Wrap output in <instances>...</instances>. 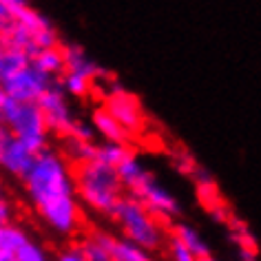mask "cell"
<instances>
[{
    "label": "cell",
    "instance_id": "obj_1",
    "mask_svg": "<svg viewBox=\"0 0 261 261\" xmlns=\"http://www.w3.org/2000/svg\"><path fill=\"white\" fill-rule=\"evenodd\" d=\"M24 193L44 224L58 234H73L80 228L82 211L75 175L69 162L54 148L38 153L34 166L22 177Z\"/></svg>",
    "mask_w": 261,
    "mask_h": 261
},
{
    "label": "cell",
    "instance_id": "obj_2",
    "mask_svg": "<svg viewBox=\"0 0 261 261\" xmlns=\"http://www.w3.org/2000/svg\"><path fill=\"white\" fill-rule=\"evenodd\" d=\"M75 188L80 204L91 208L93 213L109 215V217H113L117 204L124 199V193H126L115 168L97 160L89 162V164H77Z\"/></svg>",
    "mask_w": 261,
    "mask_h": 261
},
{
    "label": "cell",
    "instance_id": "obj_3",
    "mask_svg": "<svg viewBox=\"0 0 261 261\" xmlns=\"http://www.w3.org/2000/svg\"><path fill=\"white\" fill-rule=\"evenodd\" d=\"M113 219L120 226L124 239L146 248L148 252H155L166 241V232L162 228V221L138 197L124 195V199L117 204L113 213Z\"/></svg>",
    "mask_w": 261,
    "mask_h": 261
},
{
    "label": "cell",
    "instance_id": "obj_4",
    "mask_svg": "<svg viewBox=\"0 0 261 261\" xmlns=\"http://www.w3.org/2000/svg\"><path fill=\"white\" fill-rule=\"evenodd\" d=\"M3 124L20 142H24L34 153L49 148V126L38 102H16L9 100L3 109Z\"/></svg>",
    "mask_w": 261,
    "mask_h": 261
},
{
    "label": "cell",
    "instance_id": "obj_5",
    "mask_svg": "<svg viewBox=\"0 0 261 261\" xmlns=\"http://www.w3.org/2000/svg\"><path fill=\"white\" fill-rule=\"evenodd\" d=\"M102 107L120 122V126L128 135H135L138 130H142L146 122L144 109H142V102L138 100V95H133L130 91L120 87V84H111V89L104 93Z\"/></svg>",
    "mask_w": 261,
    "mask_h": 261
},
{
    "label": "cell",
    "instance_id": "obj_6",
    "mask_svg": "<svg viewBox=\"0 0 261 261\" xmlns=\"http://www.w3.org/2000/svg\"><path fill=\"white\" fill-rule=\"evenodd\" d=\"M38 107H40L44 120H47V126L51 133L56 135H71V128L75 126V113H73V107H71V100L69 95L64 93V89L60 84H54L47 93L40 97V102H38Z\"/></svg>",
    "mask_w": 261,
    "mask_h": 261
},
{
    "label": "cell",
    "instance_id": "obj_7",
    "mask_svg": "<svg viewBox=\"0 0 261 261\" xmlns=\"http://www.w3.org/2000/svg\"><path fill=\"white\" fill-rule=\"evenodd\" d=\"M36 155L31 148L16 138L11 130L0 128V171L11 175V177L22 179L34 166Z\"/></svg>",
    "mask_w": 261,
    "mask_h": 261
},
{
    "label": "cell",
    "instance_id": "obj_8",
    "mask_svg": "<svg viewBox=\"0 0 261 261\" xmlns=\"http://www.w3.org/2000/svg\"><path fill=\"white\" fill-rule=\"evenodd\" d=\"M54 80L49 75L40 73L34 64L24 67L20 73H16L11 80L5 84V91L9 93L11 100L16 102H40V97L54 87Z\"/></svg>",
    "mask_w": 261,
    "mask_h": 261
},
{
    "label": "cell",
    "instance_id": "obj_9",
    "mask_svg": "<svg viewBox=\"0 0 261 261\" xmlns=\"http://www.w3.org/2000/svg\"><path fill=\"white\" fill-rule=\"evenodd\" d=\"M115 171H117V175H120L124 191H126L130 197H138V199L142 197V193L155 181V175L148 171V168L144 166V162H142L135 153H130L128 158L115 168Z\"/></svg>",
    "mask_w": 261,
    "mask_h": 261
},
{
    "label": "cell",
    "instance_id": "obj_10",
    "mask_svg": "<svg viewBox=\"0 0 261 261\" xmlns=\"http://www.w3.org/2000/svg\"><path fill=\"white\" fill-rule=\"evenodd\" d=\"M62 54H64V67H67L64 73L82 75L91 82L100 80L104 75V69L84 51V47H80V44H75V42L62 44Z\"/></svg>",
    "mask_w": 261,
    "mask_h": 261
},
{
    "label": "cell",
    "instance_id": "obj_11",
    "mask_svg": "<svg viewBox=\"0 0 261 261\" xmlns=\"http://www.w3.org/2000/svg\"><path fill=\"white\" fill-rule=\"evenodd\" d=\"M140 201H142V204H144L160 221H162V219L168 221V219H173L175 215L179 213V199L175 197V195L168 191V188L162 186L158 179H155L153 184L148 186L144 193H142Z\"/></svg>",
    "mask_w": 261,
    "mask_h": 261
},
{
    "label": "cell",
    "instance_id": "obj_12",
    "mask_svg": "<svg viewBox=\"0 0 261 261\" xmlns=\"http://www.w3.org/2000/svg\"><path fill=\"white\" fill-rule=\"evenodd\" d=\"M91 126L95 135H100L102 142H113V144H126L130 135L120 126V122L109 113L104 107H97L91 111Z\"/></svg>",
    "mask_w": 261,
    "mask_h": 261
},
{
    "label": "cell",
    "instance_id": "obj_13",
    "mask_svg": "<svg viewBox=\"0 0 261 261\" xmlns=\"http://www.w3.org/2000/svg\"><path fill=\"white\" fill-rule=\"evenodd\" d=\"M171 237H175L179 241V244H184L188 250H191L195 257H197L199 261L201 259H208L213 257L211 254V246H208V241L201 237V232L197 230L195 226L191 224H184V221H177V224L173 226V234Z\"/></svg>",
    "mask_w": 261,
    "mask_h": 261
},
{
    "label": "cell",
    "instance_id": "obj_14",
    "mask_svg": "<svg viewBox=\"0 0 261 261\" xmlns=\"http://www.w3.org/2000/svg\"><path fill=\"white\" fill-rule=\"evenodd\" d=\"M31 64V56H27L20 49H14L5 42V47L0 49V87H5L16 73H20L24 67Z\"/></svg>",
    "mask_w": 261,
    "mask_h": 261
},
{
    "label": "cell",
    "instance_id": "obj_15",
    "mask_svg": "<svg viewBox=\"0 0 261 261\" xmlns=\"http://www.w3.org/2000/svg\"><path fill=\"white\" fill-rule=\"evenodd\" d=\"M109 250L113 261H155L153 252H148L146 248L133 244V241L124 237H115V234H111L109 239Z\"/></svg>",
    "mask_w": 261,
    "mask_h": 261
},
{
    "label": "cell",
    "instance_id": "obj_16",
    "mask_svg": "<svg viewBox=\"0 0 261 261\" xmlns=\"http://www.w3.org/2000/svg\"><path fill=\"white\" fill-rule=\"evenodd\" d=\"M31 64L40 71V73L49 75L51 80L56 77H62L64 75V54H62V47H56V49H44V51H38V54L31 58Z\"/></svg>",
    "mask_w": 261,
    "mask_h": 261
},
{
    "label": "cell",
    "instance_id": "obj_17",
    "mask_svg": "<svg viewBox=\"0 0 261 261\" xmlns=\"http://www.w3.org/2000/svg\"><path fill=\"white\" fill-rule=\"evenodd\" d=\"M109 239H111V234L107 230H95L87 234L77 246H80L87 261H113L111 259V250H109Z\"/></svg>",
    "mask_w": 261,
    "mask_h": 261
},
{
    "label": "cell",
    "instance_id": "obj_18",
    "mask_svg": "<svg viewBox=\"0 0 261 261\" xmlns=\"http://www.w3.org/2000/svg\"><path fill=\"white\" fill-rule=\"evenodd\" d=\"M27 241H31V237L27 234V230L20 228L18 224H7L0 228V250L3 252L16 254Z\"/></svg>",
    "mask_w": 261,
    "mask_h": 261
},
{
    "label": "cell",
    "instance_id": "obj_19",
    "mask_svg": "<svg viewBox=\"0 0 261 261\" xmlns=\"http://www.w3.org/2000/svg\"><path fill=\"white\" fill-rule=\"evenodd\" d=\"M130 153L133 151H130L126 144H113V142H102V144H97V162H102V164H107V166H113V168L120 166Z\"/></svg>",
    "mask_w": 261,
    "mask_h": 261
},
{
    "label": "cell",
    "instance_id": "obj_20",
    "mask_svg": "<svg viewBox=\"0 0 261 261\" xmlns=\"http://www.w3.org/2000/svg\"><path fill=\"white\" fill-rule=\"evenodd\" d=\"M58 84L64 89V93L73 95V97H84L91 91V87H93L91 80H87V77H82V75H75V73H64Z\"/></svg>",
    "mask_w": 261,
    "mask_h": 261
},
{
    "label": "cell",
    "instance_id": "obj_21",
    "mask_svg": "<svg viewBox=\"0 0 261 261\" xmlns=\"http://www.w3.org/2000/svg\"><path fill=\"white\" fill-rule=\"evenodd\" d=\"M69 153L77 164H89L97 160V144L95 142H77L69 140Z\"/></svg>",
    "mask_w": 261,
    "mask_h": 261
},
{
    "label": "cell",
    "instance_id": "obj_22",
    "mask_svg": "<svg viewBox=\"0 0 261 261\" xmlns=\"http://www.w3.org/2000/svg\"><path fill=\"white\" fill-rule=\"evenodd\" d=\"M16 261H49V254L38 241L31 239L16 252Z\"/></svg>",
    "mask_w": 261,
    "mask_h": 261
},
{
    "label": "cell",
    "instance_id": "obj_23",
    "mask_svg": "<svg viewBox=\"0 0 261 261\" xmlns=\"http://www.w3.org/2000/svg\"><path fill=\"white\" fill-rule=\"evenodd\" d=\"M168 254H171V261H199L184 244H179L175 237L168 239Z\"/></svg>",
    "mask_w": 261,
    "mask_h": 261
},
{
    "label": "cell",
    "instance_id": "obj_24",
    "mask_svg": "<svg viewBox=\"0 0 261 261\" xmlns=\"http://www.w3.org/2000/svg\"><path fill=\"white\" fill-rule=\"evenodd\" d=\"M93 138H95V130H93V126H91V124H84V122L77 120V122H75V126L71 128V135H69L67 140H77V142H93Z\"/></svg>",
    "mask_w": 261,
    "mask_h": 261
},
{
    "label": "cell",
    "instance_id": "obj_25",
    "mask_svg": "<svg viewBox=\"0 0 261 261\" xmlns=\"http://www.w3.org/2000/svg\"><path fill=\"white\" fill-rule=\"evenodd\" d=\"M7 224H11V204L3 191V186H0V228Z\"/></svg>",
    "mask_w": 261,
    "mask_h": 261
},
{
    "label": "cell",
    "instance_id": "obj_26",
    "mask_svg": "<svg viewBox=\"0 0 261 261\" xmlns=\"http://www.w3.org/2000/svg\"><path fill=\"white\" fill-rule=\"evenodd\" d=\"M58 261H87V257L82 254L80 246H69L58 252Z\"/></svg>",
    "mask_w": 261,
    "mask_h": 261
},
{
    "label": "cell",
    "instance_id": "obj_27",
    "mask_svg": "<svg viewBox=\"0 0 261 261\" xmlns=\"http://www.w3.org/2000/svg\"><path fill=\"white\" fill-rule=\"evenodd\" d=\"M9 24H11V18L7 14V7H5V3L0 0V36L5 34V29H7Z\"/></svg>",
    "mask_w": 261,
    "mask_h": 261
},
{
    "label": "cell",
    "instance_id": "obj_28",
    "mask_svg": "<svg viewBox=\"0 0 261 261\" xmlns=\"http://www.w3.org/2000/svg\"><path fill=\"white\" fill-rule=\"evenodd\" d=\"M11 100V97H9V93H7V91H5L3 87H0V113H3V109H5V104H7Z\"/></svg>",
    "mask_w": 261,
    "mask_h": 261
},
{
    "label": "cell",
    "instance_id": "obj_29",
    "mask_svg": "<svg viewBox=\"0 0 261 261\" xmlns=\"http://www.w3.org/2000/svg\"><path fill=\"white\" fill-rule=\"evenodd\" d=\"M0 261H16V254H9V252L0 250Z\"/></svg>",
    "mask_w": 261,
    "mask_h": 261
},
{
    "label": "cell",
    "instance_id": "obj_30",
    "mask_svg": "<svg viewBox=\"0 0 261 261\" xmlns=\"http://www.w3.org/2000/svg\"><path fill=\"white\" fill-rule=\"evenodd\" d=\"M201 261H219V259H215V257H208V259H201Z\"/></svg>",
    "mask_w": 261,
    "mask_h": 261
},
{
    "label": "cell",
    "instance_id": "obj_31",
    "mask_svg": "<svg viewBox=\"0 0 261 261\" xmlns=\"http://www.w3.org/2000/svg\"><path fill=\"white\" fill-rule=\"evenodd\" d=\"M5 47V40H3V36H0V49H3Z\"/></svg>",
    "mask_w": 261,
    "mask_h": 261
},
{
    "label": "cell",
    "instance_id": "obj_32",
    "mask_svg": "<svg viewBox=\"0 0 261 261\" xmlns=\"http://www.w3.org/2000/svg\"><path fill=\"white\" fill-rule=\"evenodd\" d=\"M5 126V124H3V113H0V128H3Z\"/></svg>",
    "mask_w": 261,
    "mask_h": 261
}]
</instances>
